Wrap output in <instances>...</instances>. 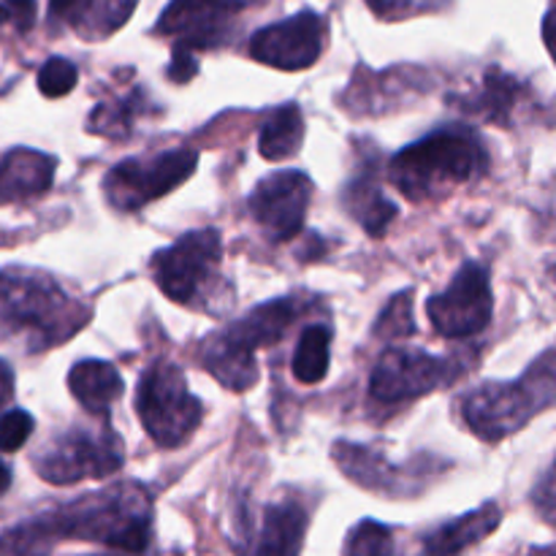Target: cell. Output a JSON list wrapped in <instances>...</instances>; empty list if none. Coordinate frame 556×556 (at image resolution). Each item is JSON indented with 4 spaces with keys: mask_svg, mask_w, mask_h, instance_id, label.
<instances>
[{
    "mask_svg": "<svg viewBox=\"0 0 556 556\" xmlns=\"http://www.w3.org/2000/svg\"><path fill=\"white\" fill-rule=\"evenodd\" d=\"M33 519L52 543L90 541L128 554L147 552L152 535L150 494L136 483L92 492Z\"/></svg>",
    "mask_w": 556,
    "mask_h": 556,
    "instance_id": "obj_1",
    "label": "cell"
},
{
    "mask_svg": "<svg viewBox=\"0 0 556 556\" xmlns=\"http://www.w3.org/2000/svg\"><path fill=\"white\" fill-rule=\"evenodd\" d=\"M486 168L489 152L481 134L470 125H445L396 152L389 163V179L410 201H427L483 177Z\"/></svg>",
    "mask_w": 556,
    "mask_h": 556,
    "instance_id": "obj_2",
    "label": "cell"
},
{
    "mask_svg": "<svg viewBox=\"0 0 556 556\" xmlns=\"http://www.w3.org/2000/svg\"><path fill=\"white\" fill-rule=\"evenodd\" d=\"M90 320V307L65 296L47 275H0V340H20L27 351L63 345Z\"/></svg>",
    "mask_w": 556,
    "mask_h": 556,
    "instance_id": "obj_3",
    "label": "cell"
},
{
    "mask_svg": "<svg viewBox=\"0 0 556 556\" xmlns=\"http://www.w3.org/2000/svg\"><path fill=\"white\" fill-rule=\"evenodd\" d=\"M556 407V345L546 348L516 380L483 383L462 400V418L489 445L519 434Z\"/></svg>",
    "mask_w": 556,
    "mask_h": 556,
    "instance_id": "obj_4",
    "label": "cell"
},
{
    "mask_svg": "<svg viewBox=\"0 0 556 556\" xmlns=\"http://www.w3.org/2000/svg\"><path fill=\"white\" fill-rule=\"evenodd\" d=\"M299 315L296 299H271L261 304L242 320H233L226 329L212 334L201 348V362L206 372L231 391H248L258 380L255 351L275 345L286 337Z\"/></svg>",
    "mask_w": 556,
    "mask_h": 556,
    "instance_id": "obj_5",
    "label": "cell"
},
{
    "mask_svg": "<svg viewBox=\"0 0 556 556\" xmlns=\"http://www.w3.org/2000/svg\"><path fill=\"white\" fill-rule=\"evenodd\" d=\"M136 413L152 443L161 448H179L204 418V407L190 394L182 369L172 362L152 364L141 375Z\"/></svg>",
    "mask_w": 556,
    "mask_h": 556,
    "instance_id": "obj_6",
    "label": "cell"
},
{
    "mask_svg": "<svg viewBox=\"0 0 556 556\" xmlns=\"http://www.w3.org/2000/svg\"><path fill=\"white\" fill-rule=\"evenodd\" d=\"M223 239L215 228H201L179 237L172 248L157 250L152 275L157 288L177 304H195L220 277Z\"/></svg>",
    "mask_w": 556,
    "mask_h": 556,
    "instance_id": "obj_7",
    "label": "cell"
},
{
    "mask_svg": "<svg viewBox=\"0 0 556 556\" xmlns=\"http://www.w3.org/2000/svg\"><path fill=\"white\" fill-rule=\"evenodd\" d=\"M123 443L112 427H74L58 434L41 454L36 456V470L43 481L54 486L85 481V478H106L123 467Z\"/></svg>",
    "mask_w": 556,
    "mask_h": 556,
    "instance_id": "obj_8",
    "label": "cell"
},
{
    "mask_svg": "<svg viewBox=\"0 0 556 556\" xmlns=\"http://www.w3.org/2000/svg\"><path fill=\"white\" fill-rule=\"evenodd\" d=\"M195 166L199 152L190 147L157 152L150 157H128L109 172L103 190L114 210L139 212L141 206L172 193L185 179L193 177Z\"/></svg>",
    "mask_w": 556,
    "mask_h": 556,
    "instance_id": "obj_9",
    "label": "cell"
},
{
    "mask_svg": "<svg viewBox=\"0 0 556 556\" xmlns=\"http://www.w3.org/2000/svg\"><path fill=\"white\" fill-rule=\"evenodd\" d=\"M465 369L467 364H459L456 358L429 356L416 348H391L369 378V396L380 405L413 402L440 386L454 383Z\"/></svg>",
    "mask_w": 556,
    "mask_h": 556,
    "instance_id": "obj_10",
    "label": "cell"
},
{
    "mask_svg": "<svg viewBox=\"0 0 556 556\" xmlns=\"http://www.w3.org/2000/svg\"><path fill=\"white\" fill-rule=\"evenodd\" d=\"M427 315L434 331L448 340H467L489 329L494 315V293L489 269L478 261H467L451 286L427 302Z\"/></svg>",
    "mask_w": 556,
    "mask_h": 556,
    "instance_id": "obj_11",
    "label": "cell"
},
{
    "mask_svg": "<svg viewBox=\"0 0 556 556\" xmlns=\"http://www.w3.org/2000/svg\"><path fill=\"white\" fill-rule=\"evenodd\" d=\"M329 25L315 11H302L275 22L250 38V54L258 63L280 71H304L318 63Z\"/></svg>",
    "mask_w": 556,
    "mask_h": 556,
    "instance_id": "obj_12",
    "label": "cell"
},
{
    "mask_svg": "<svg viewBox=\"0 0 556 556\" xmlns=\"http://www.w3.org/2000/svg\"><path fill=\"white\" fill-rule=\"evenodd\" d=\"M309 199H313V182L307 174L275 172L255 185L248 206L266 237L275 242H288L302 231Z\"/></svg>",
    "mask_w": 556,
    "mask_h": 556,
    "instance_id": "obj_13",
    "label": "cell"
},
{
    "mask_svg": "<svg viewBox=\"0 0 556 556\" xmlns=\"http://www.w3.org/2000/svg\"><path fill=\"white\" fill-rule=\"evenodd\" d=\"M242 3L237 0H174L157 20V33L174 38V49L220 47L231 33V22Z\"/></svg>",
    "mask_w": 556,
    "mask_h": 556,
    "instance_id": "obj_14",
    "label": "cell"
},
{
    "mask_svg": "<svg viewBox=\"0 0 556 556\" xmlns=\"http://www.w3.org/2000/svg\"><path fill=\"white\" fill-rule=\"evenodd\" d=\"M456 106L465 109L472 117L483 119V123H494L500 128H514L519 114L535 109L538 101L527 81L492 65L470 92L456 98Z\"/></svg>",
    "mask_w": 556,
    "mask_h": 556,
    "instance_id": "obj_15",
    "label": "cell"
},
{
    "mask_svg": "<svg viewBox=\"0 0 556 556\" xmlns=\"http://www.w3.org/2000/svg\"><path fill=\"white\" fill-rule=\"evenodd\" d=\"M331 456H334L340 470L345 472L353 483L369 489V492L389 494V497H413V494L424 486L429 472V467L410 470V467L389 465L386 456L367 448V445L337 443L334 454Z\"/></svg>",
    "mask_w": 556,
    "mask_h": 556,
    "instance_id": "obj_16",
    "label": "cell"
},
{
    "mask_svg": "<svg viewBox=\"0 0 556 556\" xmlns=\"http://www.w3.org/2000/svg\"><path fill=\"white\" fill-rule=\"evenodd\" d=\"M309 514L299 500H280L264 510L258 532L253 535L250 556H299L307 535Z\"/></svg>",
    "mask_w": 556,
    "mask_h": 556,
    "instance_id": "obj_17",
    "label": "cell"
},
{
    "mask_svg": "<svg viewBox=\"0 0 556 556\" xmlns=\"http://www.w3.org/2000/svg\"><path fill=\"white\" fill-rule=\"evenodd\" d=\"M52 155L27 147H14V150L0 155V204H14V201L33 199L52 188L54 179Z\"/></svg>",
    "mask_w": 556,
    "mask_h": 556,
    "instance_id": "obj_18",
    "label": "cell"
},
{
    "mask_svg": "<svg viewBox=\"0 0 556 556\" xmlns=\"http://www.w3.org/2000/svg\"><path fill=\"white\" fill-rule=\"evenodd\" d=\"M503 521V510L497 503H483L481 508L459 516L454 521H445L438 530L424 535L416 556H459L465 548L478 546L486 541Z\"/></svg>",
    "mask_w": 556,
    "mask_h": 556,
    "instance_id": "obj_19",
    "label": "cell"
},
{
    "mask_svg": "<svg viewBox=\"0 0 556 556\" xmlns=\"http://www.w3.org/2000/svg\"><path fill=\"white\" fill-rule=\"evenodd\" d=\"M342 204H345L348 215H351L369 237H383V231L396 217V206L386 199L383 188H380L372 168H364V172H358L356 177L345 185Z\"/></svg>",
    "mask_w": 556,
    "mask_h": 556,
    "instance_id": "obj_20",
    "label": "cell"
},
{
    "mask_svg": "<svg viewBox=\"0 0 556 556\" xmlns=\"http://www.w3.org/2000/svg\"><path fill=\"white\" fill-rule=\"evenodd\" d=\"M68 389L85 410L106 413L109 405L123 396V378L114 364L87 358V362L74 364L68 372Z\"/></svg>",
    "mask_w": 556,
    "mask_h": 556,
    "instance_id": "obj_21",
    "label": "cell"
},
{
    "mask_svg": "<svg viewBox=\"0 0 556 556\" xmlns=\"http://www.w3.org/2000/svg\"><path fill=\"white\" fill-rule=\"evenodd\" d=\"M304 139V117L302 109L296 103L277 109L258 134V152L266 161H286V157L296 155Z\"/></svg>",
    "mask_w": 556,
    "mask_h": 556,
    "instance_id": "obj_22",
    "label": "cell"
},
{
    "mask_svg": "<svg viewBox=\"0 0 556 556\" xmlns=\"http://www.w3.org/2000/svg\"><path fill=\"white\" fill-rule=\"evenodd\" d=\"M331 362V329L329 326H307L299 337L293 353V378L304 386H315L326 378Z\"/></svg>",
    "mask_w": 556,
    "mask_h": 556,
    "instance_id": "obj_23",
    "label": "cell"
},
{
    "mask_svg": "<svg viewBox=\"0 0 556 556\" xmlns=\"http://www.w3.org/2000/svg\"><path fill=\"white\" fill-rule=\"evenodd\" d=\"M144 112V92L134 90L123 96L119 101H101L90 114L87 128L106 139H125L134 130L136 117Z\"/></svg>",
    "mask_w": 556,
    "mask_h": 556,
    "instance_id": "obj_24",
    "label": "cell"
},
{
    "mask_svg": "<svg viewBox=\"0 0 556 556\" xmlns=\"http://www.w3.org/2000/svg\"><path fill=\"white\" fill-rule=\"evenodd\" d=\"M345 556H402L394 530L378 521H362L348 535Z\"/></svg>",
    "mask_w": 556,
    "mask_h": 556,
    "instance_id": "obj_25",
    "label": "cell"
},
{
    "mask_svg": "<svg viewBox=\"0 0 556 556\" xmlns=\"http://www.w3.org/2000/svg\"><path fill=\"white\" fill-rule=\"evenodd\" d=\"M410 334H416V324H413V293H396L389 302V307L380 313L378 324H375V337L402 340V337Z\"/></svg>",
    "mask_w": 556,
    "mask_h": 556,
    "instance_id": "obj_26",
    "label": "cell"
},
{
    "mask_svg": "<svg viewBox=\"0 0 556 556\" xmlns=\"http://www.w3.org/2000/svg\"><path fill=\"white\" fill-rule=\"evenodd\" d=\"M136 3H139V0H101V3L92 9L90 22L85 25V33L92 38L112 36L114 30H119V27L130 20Z\"/></svg>",
    "mask_w": 556,
    "mask_h": 556,
    "instance_id": "obj_27",
    "label": "cell"
},
{
    "mask_svg": "<svg viewBox=\"0 0 556 556\" xmlns=\"http://www.w3.org/2000/svg\"><path fill=\"white\" fill-rule=\"evenodd\" d=\"M76 79H79V71L71 60L49 58L38 71V90L47 98H63L74 90Z\"/></svg>",
    "mask_w": 556,
    "mask_h": 556,
    "instance_id": "obj_28",
    "label": "cell"
},
{
    "mask_svg": "<svg viewBox=\"0 0 556 556\" xmlns=\"http://www.w3.org/2000/svg\"><path fill=\"white\" fill-rule=\"evenodd\" d=\"M530 505L538 514V519L546 521L548 527L556 530V456L552 459V465L543 470V476L538 478L535 486H532Z\"/></svg>",
    "mask_w": 556,
    "mask_h": 556,
    "instance_id": "obj_29",
    "label": "cell"
},
{
    "mask_svg": "<svg viewBox=\"0 0 556 556\" xmlns=\"http://www.w3.org/2000/svg\"><path fill=\"white\" fill-rule=\"evenodd\" d=\"M36 429L30 413L25 410H9L0 416V451L11 454V451H20L27 443V438Z\"/></svg>",
    "mask_w": 556,
    "mask_h": 556,
    "instance_id": "obj_30",
    "label": "cell"
},
{
    "mask_svg": "<svg viewBox=\"0 0 556 556\" xmlns=\"http://www.w3.org/2000/svg\"><path fill=\"white\" fill-rule=\"evenodd\" d=\"M367 3L380 20H405V16L440 11L448 0H367Z\"/></svg>",
    "mask_w": 556,
    "mask_h": 556,
    "instance_id": "obj_31",
    "label": "cell"
},
{
    "mask_svg": "<svg viewBox=\"0 0 556 556\" xmlns=\"http://www.w3.org/2000/svg\"><path fill=\"white\" fill-rule=\"evenodd\" d=\"M92 9H96V0H49V16H52V22L71 25L76 30H85V25L92 16Z\"/></svg>",
    "mask_w": 556,
    "mask_h": 556,
    "instance_id": "obj_32",
    "label": "cell"
},
{
    "mask_svg": "<svg viewBox=\"0 0 556 556\" xmlns=\"http://www.w3.org/2000/svg\"><path fill=\"white\" fill-rule=\"evenodd\" d=\"M11 400H14V372H11L9 364L0 358V410H3Z\"/></svg>",
    "mask_w": 556,
    "mask_h": 556,
    "instance_id": "obj_33",
    "label": "cell"
},
{
    "mask_svg": "<svg viewBox=\"0 0 556 556\" xmlns=\"http://www.w3.org/2000/svg\"><path fill=\"white\" fill-rule=\"evenodd\" d=\"M11 16L16 20V25L25 30V27L33 25V14H36V5H33V0H11Z\"/></svg>",
    "mask_w": 556,
    "mask_h": 556,
    "instance_id": "obj_34",
    "label": "cell"
},
{
    "mask_svg": "<svg viewBox=\"0 0 556 556\" xmlns=\"http://www.w3.org/2000/svg\"><path fill=\"white\" fill-rule=\"evenodd\" d=\"M9 486H11V470L0 462V494L9 492Z\"/></svg>",
    "mask_w": 556,
    "mask_h": 556,
    "instance_id": "obj_35",
    "label": "cell"
},
{
    "mask_svg": "<svg viewBox=\"0 0 556 556\" xmlns=\"http://www.w3.org/2000/svg\"><path fill=\"white\" fill-rule=\"evenodd\" d=\"M525 556H556V543H554V546H535V548H530V552H527Z\"/></svg>",
    "mask_w": 556,
    "mask_h": 556,
    "instance_id": "obj_36",
    "label": "cell"
},
{
    "mask_svg": "<svg viewBox=\"0 0 556 556\" xmlns=\"http://www.w3.org/2000/svg\"><path fill=\"white\" fill-rule=\"evenodd\" d=\"M11 20V11L5 9V5H0V25H3V22H9Z\"/></svg>",
    "mask_w": 556,
    "mask_h": 556,
    "instance_id": "obj_37",
    "label": "cell"
},
{
    "mask_svg": "<svg viewBox=\"0 0 556 556\" xmlns=\"http://www.w3.org/2000/svg\"><path fill=\"white\" fill-rule=\"evenodd\" d=\"M237 3H242V5H244V3H248V0H237Z\"/></svg>",
    "mask_w": 556,
    "mask_h": 556,
    "instance_id": "obj_38",
    "label": "cell"
},
{
    "mask_svg": "<svg viewBox=\"0 0 556 556\" xmlns=\"http://www.w3.org/2000/svg\"><path fill=\"white\" fill-rule=\"evenodd\" d=\"M92 556H101V554H92Z\"/></svg>",
    "mask_w": 556,
    "mask_h": 556,
    "instance_id": "obj_39",
    "label": "cell"
}]
</instances>
